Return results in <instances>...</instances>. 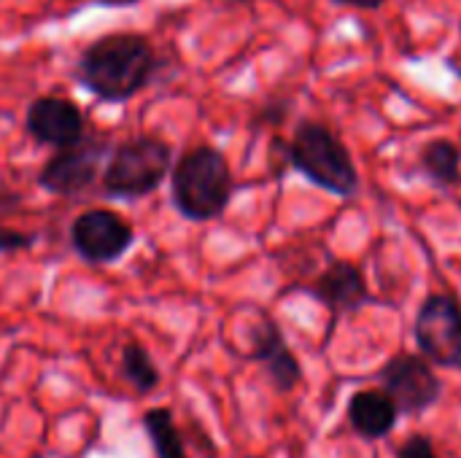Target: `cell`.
<instances>
[{
    "label": "cell",
    "mask_w": 461,
    "mask_h": 458,
    "mask_svg": "<svg viewBox=\"0 0 461 458\" xmlns=\"http://www.w3.org/2000/svg\"><path fill=\"white\" fill-rule=\"evenodd\" d=\"M157 65L159 59L149 38L138 32H111L81 51L76 78L95 97L105 103H124L146 89Z\"/></svg>",
    "instance_id": "cell-1"
},
{
    "label": "cell",
    "mask_w": 461,
    "mask_h": 458,
    "mask_svg": "<svg viewBox=\"0 0 461 458\" xmlns=\"http://www.w3.org/2000/svg\"><path fill=\"white\" fill-rule=\"evenodd\" d=\"M235 194L227 157L213 146H194L170 167V200L189 221L221 219Z\"/></svg>",
    "instance_id": "cell-2"
},
{
    "label": "cell",
    "mask_w": 461,
    "mask_h": 458,
    "mask_svg": "<svg viewBox=\"0 0 461 458\" xmlns=\"http://www.w3.org/2000/svg\"><path fill=\"white\" fill-rule=\"evenodd\" d=\"M289 162L313 186L351 200L359 192V173L346 143L321 121H300L289 140Z\"/></svg>",
    "instance_id": "cell-3"
},
{
    "label": "cell",
    "mask_w": 461,
    "mask_h": 458,
    "mask_svg": "<svg viewBox=\"0 0 461 458\" xmlns=\"http://www.w3.org/2000/svg\"><path fill=\"white\" fill-rule=\"evenodd\" d=\"M173 167V148L157 135H132L105 159L100 184L111 200H140L162 186Z\"/></svg>",
    "instance_id": "cell-4"
},
{
    "label": "cell",
    "mask_w": 461,
    "mask_h": 458,
    "mask_svg": "<svg viewBox=\"0 0 461 458\" xmlns=\"http://www.w3.org/2000/svg\"><path fill=\"white\" fill-rule=\"evenodd\" d=\"M108 154L111 143L105 135H84L46 159L38 173V186L57 197H73L95 184Z\"/></svg>",
    "instance_id": "cell-5"
},
{
    "label": "cell",
    "mask_w": 461,
    "mask_h": 458,
    "mask_svg": "<svg viewBox=\"0 0 461 458\" xmlns=\"http://www.w3.org/2000/svg\"><path fill=\"white\" fill-rule=\"evenodd\" d=\"M413 337L424 359L443 370H461V302L451 294H429L413 321Z\"/></svg>",
    "instance_id": "cell-6"
},
{
    "label": "cell",
    "mask_w": 461,
    "mask_h": 458,
    "mask_svg": "<svg viewBox=\"0 0 461 458\" xmlns=\"http://www.w3.org/2000/svg\"><path fill=\"white\" fill-rule=\"evenodd\" d=\"M378 383L402 416H421L443 397V381L421 354H394L378 370Z\"/></svg>",
    "instance_id": "cell-7"
},
{
    "label": "cell",
    "mask_w": 461,
    "mask_h": 458,
    "mask_svg": "<svg viewBox=\"0 0 461 458\" xmlns=\"http://www.w3.org/2000/svg\"><path fill=\"white\" fill-rule=\"evenodd\" d=\"M70 243L86 265H113L135 243V229L108 208H89L70 224Z\"/></svg>",
    "instance_id": "cell-8"
},
{
    "label": "cell",
    "mask_w": 461,
    "mask_h": 458,
    "mask_svg": "<svg viewBox=\"0 0 461 458\" xmlns=\"http://www.w3.org/2000/svg\"><path fill=\"white\" fill-rule=\"evenodd\" d=\"M303 292L311 294L316 302H321L332 313V319L357 313L367 302H373V294H370L365 270L359 265H354V262H346V259L330 262L313 278V283L305 286Z\"/></svg>",
    "instance_id": "cell-9"
},
{
    "label": "cell",
    "mask_w": 461,
    "mask_h": 458,
    "mask_svg": "<svg viewBox=\"0 0 461 458\" xmlns=\"http://www.w3.org/2000/svg\"><path fill=\"white\" fill-rule=\"evenodd\" d=\"M249 359L265 367V373L278 394H292L303 381V364L294 356V351L289 348L281 327L270 316H262L259 324L251 329Z\"/></svg>",
    "instance_id": "cell-10"
},
{
    "label": "cell",
    "mask_w": 461,
    "mask_h": 458,
    "mask_svg": "<svg viewBox=\"0 0 461 458\" xmlns=\"http://www.w3.org/2000/svg\"><path fill=\"white\" fill-rule=\"evenodd\" d=\"M24 124H27V132L38 143L54 146V148L76 143L78 138H84V127H86L84 111L73 100L59 97V94H43L32 100L27 108Z\"/></svg>",
    "instance_id": "cell-11"
},
{
    "label": "cell",
    "mask_w": 461,
    "mask_h": 458,
    "mask_svg": "<svg viewBox=\"0 0 461 458\" xmlns=\"http://www.w3.org/2000/svg\"><path fill=\"white\" fill-rule=\"evenodd\" d=\"M346 418L362 440L375 443L394 432L400 410L384 389H362L348 400Z\"/></svg>",
    "instance_id": "cell-12"
},
{
    "label": "cell",
    "mask_w": 461,
    "mask_h": 458,
    "mask_svg": "<svg viewBox=\"0 0 461 458\" xmlns=\"http://www.w3.org/2000/svg\"><path fill=\"white\" fill-rule=\"evenodd\" d=\"M421 173L429 184L451 189L461 184V148L448 138H435L419 151Z\"/></svg>",
    "instance_id": "cell-13"
},
{
    "label": "cell",
    "mask_w": 461,
    "mask_h": 458,
    "mask_svg": "<svg viewBox=\"0 0 461 458\" xmlns=\"http://www.w3.org/2000/svg\"><path fill=\"white\" fill-rule=\"evenodd\" d=\"M140 424L151 443L154 458H189L184 435H181L170 408H149L143 413Z\"/></svg>",
    "instance_id": "cell-14"
},
{
    "label": "cell",
    "mask_w": 461,
    "mask_h": 458,
    "mask_svg": "<svg viewBox=\"0 0 461 458\" xmlns=\"http://www.w3.org/2000/svg\"><path fill=\"white\" fill-rule=\"evenodd\" d=\"M119 370H122V378L138 394H151V391L159 389V381H162L159 367H157V362L151 359V354L138 340L124 343L122 356H119Z\"/></svg>",
    "instance_id": "cell-15"
},
{
    "label": "cell",
    "mask_w": 461,
    "mask_h": 458,
    "mask_svg": "<svg viewBox=\"0 0 461 458\" xmlns=\"http://www.w3.org/2000/svg\"><path fill=\"white\" fill-rule=\"evenodd\" d=\"M397 458H440V454L435 451V443L427 435H411L397 448Z\"/></svg>",
    "instance_id": "cell-16"
},
{
    "label": "cell",
    "mask_w": 461,
    "mask_h": 458,
    "mask_svg": "<svg viewBox=\"0 0 461 458\" xmlns=\"http://www.w3.org/2000/svg\"><path fill=\"white\" fill-rule=\"evenodd\" d=\"M35 246V235L32 232H22V229H11L0 221V254H14V251H24Z\"/></svg>",
    "instance_id": "cell-17"
},
{
    "label": "cell",
    "mask_w": 461,
    "mask_h": 458,
    "mask_svg": "<svg viewBox=\"0 0 461 458\" xmlns=\"http://www.w3.org/2000/svg\"><path fill=\"white\" fill-rule=\"evenodd\" d=\"M338 5H348V8H359V11H378L386 0H332Z\"/></svg>",
    "instance_id": "cell-18"
},
{
    "label": "cell",
    "mask_w": 461,
    "mask_h": 458,
    "mask_svg": "<svg viewBox=\"0 0 461 458\" xmlns=\"http://www.w3.org/2000/svg\"><path fill=\"white\" fill-rule=\"evenodd\" d=\"M97 3H103V5H116V8H122V5H135V3H140V0H97Z\"/></svg>",
    "instance_id": "cell-19"
}]
</instances>
